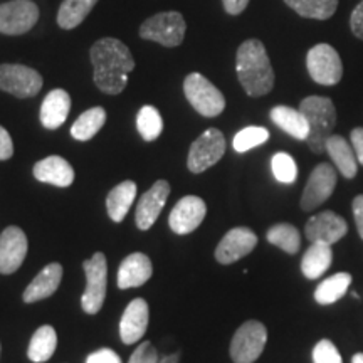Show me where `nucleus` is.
Listing matches in <instances>:
<instances>
[{
	"mask_svg": "<svg viewBox=\"0 0 363 363\" xmlns=\"http://www.w3.org/2000/svg\"><path fill=\"white\" fill-rule=\"evenodd\" d=\"M335 187H337V174H335L333 167L328 163L316 165L308 179L305 192L301 195L303 211H315L318 206L328 201L331 194L335 192Z\"/></svg>",
	"mask_w": 363,
	"mask_h": 363,
	"instance_id": "12",
	"label": "nucleus"
},
{
	"mask_svg": "<svg viewBox=\"0 0 363 363\" xmlns=\"http://www.w3.org/2000/svg\"><path fill=\"white\" fill-rule=\"evenodd\" d=\"M27 256V238L21 227L11 225L0 234V274H12Z\"/></svg>",
	"mask_w": 363,
	"mask_h": 363,
	"instance_id": "17",
	"label": "nucleus"
},
{
	"mask_svg": "<svg viewBox=\"0 0 363 363\" xmlns=\"http://www.w3.org/2000/svg\"><path fill=\"white\" fill-rule=\"evenodd\" d=\"M333 261V251L330 244L311 242L301 261V271L308 279H318L323 272L328 271Z\"/></svg>",
	"mask_w": 363,
	"mask_h": 363,
	"instance_id": "26",
	"label": "nucleus"
},
{
	"mask_svg": "<svg viewBox=\"0 0 363 363\" xmlns=\"http://www.w3.org/2000/svg\"><path fill=\"white\" fill-rule=\"evenodd\" d=\"M136 197V184L131 180L121 182L106 197V211L113 222H121L128 214Z\"/></svg>",
	"mask_w": 363,
	"mask_h": 363,
	"instance_id": "25",
	"label": "nucleus"
},
{
	"mask_svg": "<svg viewBox=\"0 0 363 363\" xmlns=\"http://www.w3.org/2000/svg\"><path fill=\"white\" fill-rule=\"evenodd\" d=\"M267 342V330L261 321L251 320L239 326L230 342V358L234 363H254L261 357Z\"/></svg>",
	"mask_w": 363,
	"mask_h": 363,
	"instance_id": "7",
	"label": "nucleus"
},
{
	"mask_svg": "<svg viewBox=\"0 0 363 363\" xmlns=\"http://www.w3.org/2000/svg\"><path fill=\"white\" fill-rule=\"evenodd\" d=\"M71 110V96L65 89H52L40 106V123L44 128L56 130L66 121Z\"/></svg>",
	"mask_w": 363,
	"mask_h": 363,
	"instance_id": "22",
	"label": "nucleus"
},
{
	"mask_svg": "<svg viewBox=\"0 0 363 363\" xmlns=\"http://www.w3.org/2000/svg\"><path fill=\"white\" fill-rule=\"evenodd\" d=\"M185 30H187V24L180 12H160L143 22L140 27V38L153 40L165 48H177L184 43Z\"/></svg>",
	"mask_w": 363,
	"mask_h": 363,
	"instance_id": "4",
	"label": "nucleus"
},
{
	"mask_svg": "<svg viewBox=\"0 0 363 363\" xmlns=\"http://www.w3.org/2000/svg\"><path fill=\"white\" fill-rule=\"evenodd\" d=\"M352 284V276L348 272H337L335 276H330L321 284H318L315 291V299L318 305H333L340 298L345 296Z\"/></svg>",
	"mask_w": 363,
	"mask_h": 363,
	"instance_id": "28",
	"label": "nucleus"
},
{
	"mask_svg": "<svg viewBox=\"0 0 363 363\" xmlns=\"http://www.w3.org/2000/svg\"><path fill=\"white\" fill-rule=\"evenodd\" d=\"M179 358H180L179 353H172V355L160 358V363H179Z\"/></svg>",
	"mask_w": 363,
	"mask_h": 363,
	"instance_id": "44",
	"label": "nucleus"
},
{
	"mask_svg": "<svg viewBox=\"0 0 363 363\" xmlns=\"http://www.w3.org/2000/svg\"><path fill=\"white\" fill-rule=\"evenodd\" d=\"M39 21V7L33 0H12L0 4V34L22 35Z\"/></svg>",
	"mask_w": 363,
	"mask_h": 363,
	"instance_id": "11",
	"label": "nucleus"
},
{
	"mask_svg": "<svg viewBox=\"0 0 363 363\" xmlns=\"http://www.w3.org/2000/svg\"><path fill=\"white\" fill-rule=\"evenodd\" d=\"M0 89L16 98H33L43 89V76L24 65H0Z\"/></svg>",
	"mask_w": 363,
	"mask_h": 363,
	"instance_id": "10",
	"label": "nucleus"
},
{
	"mask_svg": "<svg viewBox=\"0 0 363 363\" xmlns=\"http://www.w3.org/2000/svg\"><path fill=\"white\" fill-rule=\"evenodd\" d=\"M269 140V131L262 126H247L234 136L233 147L238 153H246Z\"/></svg>",
	"mask_w": 363,
	"mask_h": 363,
	"instance_id": "34",
	"label": "nucleus"
},
{
	"mask_svg": "<svg viewBox=\"0 0 363 363\" xmlns=\"http://www.w3.org/2000/svg\"><path fill=\"white\" fill-rule=\"evenodd\" d=\"M299 111L305 115L310 125V136L306 142L311 152H325L326 142L333 135L337 125V110L333 101L326 96H308L299 104Z\"/></svg>",
	"mask_w": 363,
	"mask_h": 363,
	"instance_id": "3",
	"label": "nucleus"
},
{
	"mask_svg": "<svg viewBox=\"0 0 363 363\" xmlns=\"http://www.w3.org/2000/svg\"><path fill=\"white\" fill-rule=\"evenodd\" d=\"M225 138L220 130L208 128L192 143L187 158V167L192 174H202L224 157Z\"/></svg>",
	"mask_w": 363,
	"mask_h": 363,
	"instance_id": "9",
	"label": "nucleus"
},
{
	"mask_svg": "<svg viewBox=\"0 0 363 363\" xmlns=\"http://www.w3.org/2000/svg\"><path fill=\"white\" fill-rule=\"evenodd\" d=\"M271 121L284 133L291 135L296 140H308L310 136V125L301 111L289 106H274L269 113Z\"/></svg>",
	"mask_w": 363,
	"mask_h": 363,
	"instance_id": "24",
	"label": "nucleus"
},
{
	"mask_svg": "<svg viewBox=\"0 0 363 363\" xmlns=\"http://www.w3.org/2000/svg\"><path fill=\"white\" fill-rule=\"evenodd\" d=\"M96 4L98 0H65L57 12L59 27L66 30L78 27Z\"/></svg>",
	"mask_w": 363,
	"mask_h": 363,
	"instance_id": "29",
	"label": "nucleus"
},
{
	"mask_svg": "<svg viewBox=\"0 0 363 363\" xmlns=\"http://www.w3.org/2000/svg\"><path fill=\"white\" fill-rule=\"evenodd\" d=\"M313 363H343V360L333 342L320 340L313 348Z\"/></svg>",
	"mask_w": 363,
	"mask_h": 363,
	"instance_id": "36",
	"label": "nucleus"
},
{
	"mask_svg": "<svg viewBox=\"0 0 363 363\" xmlns=\"http://www.w3.org/2000/svg\"><path fill=\"white\" fill-rule=\"evenodd\" d=\"M94 67V84L106 94H120L128 84V74L135 69L130 49L115 38H103L89 51Z\"/></svg>",
	"mask_w": 363,
	"mask_h": 363,
	"instance_id": "1",
	"label": "nucleus"
},
{
	"mask_svg": "<svg viewBox=\"0 0 363 363\" xmlns=\"http://www.w3.org/2000/svg\"><path fill=\"white\" fill-rule=\"evenodd\" d=\"M148 305L142 298H136L126 306L120 320V338L125 345H133L143 338L148 328Z\"/></svg>",
	"mask_w": 363,
	"mask_h": 363,
	"instance_id": "18",
	"label": "nucleus"
},
{
	"mask_svg": "<svg viewBox=\"0 0 363 363\" xmlns=\"http://www.w3.org/2000/svg\"><path fill=\"white\" fill-rule=\"evenodd\" d=\"M266 239L272 246H278L288 254H296L301 246L299 230L291 224H276L266 233Z\"/></svg>",
	"mask_w": 363,
	"mask_h": 363,
	"instance_id": "32",
	"label": "nucleus"
},
{
	"mask_svg": "<svg viewBox=\"0 0 363 363\" xmlns=\"http://www.w3.org/2000/svg\"><path fill=\"white\" fill-rule=\"evenodd\" d=\"M353 152H355L357 160L360 165H363V128H355L350 135Z\"/></svg>",
	"mask_w": 363,
	"mask_h": 363,
	"instance_id": "42",
	"label": "nucleus"
},
{
	"mask_svg": "<svg viewBox=\"0 0 363 363\" xmlns=\"http://www.w3.org/2000/svg\"><path fill=\"white\" fill-rule=\"evenodd\" d=\"M350 29L355 38L363 40V0L353 9L350 16Z\"/></svg>",
	"mask_w": 363,
	"mask_h": 363,
	"instance_id": "39",
	"label": "nucleus"
},
{
	"mask_svg": "<svg viewBox=\"0 0 363 363\" xmlns=\"http://www.w3.org/2000/svg\"><path fill=\"white\" fill-rule=\"evenodd\" d=\"M184 93L197 113L206 118L219 116L225 108V98L201 72H192L184 81Z\"/></svg>",
	"mask_w": 363,
	"mask_h": 363,
	"instance_id": "5",
	"label": "nucleus"
},
{
	"mask_svg": "<svg viewBox=\"0 0 363 363\" xmlns=\"http://www.w3.org/2000/svg\"><path fill=\"white\" fill-rule=\"evenodd\" d=\"M152 261L147 254L133 252L121 261L118 269V288L130 289L138 288L152 278Z\"/></svg>",
	"mask_w": 363,
	"mask_h": 363,
	"instance_id": "19",
	"label": "nucleus"
},
{
	"mask_svg": "<svg viewBox=\"0 0 363 363\" xmlns=\"http://www.w3.org/2000/svg\"><path fill=\"white\" fill-rule=\"evenodd\" d=\"M13 155V143L9 131L0 126V160H9Z\"/></svg>",
	"mask_w": 363,
	"mask_h": 363,
	"instance_id": "40",
	"label": "nucleus"
},
{
	"mask_svg": "<svg viewBox=\"0 0 363 363\" xmlns=\"http://www.w3.org/2000/svg\"><path fill=\"white\" fill-rule=\"evenodd\" d=\"M352 363H363V353H355L352 358Z\"/></svg>",
	"mask_w": 363,
	"mask_h": 363,
	"instance_id": "45",
	"label": "nucleus"
},
{
	"mask_svg": "<svg viewBox=\"0 0 363 363\" xmlns=\"http://www.w3.org/2000/svg\"><path fill=\"white\" fill-rule=\"evenodd\" d=\"M235 71L244 91L252 98L264 96L274 86V71L264 44L259 39H247L239 45Z\"/></svg>",
	"mask_w": 363,
	"mask_h": 363,
	"instance_id": "2",
	"label": "nucleus"
},
{
	"mask_svg": "<svg viewBox=\"0 0 363 363\" xmlns=\"http://www.w3.org/2000/svg\"><path fill=\"white\" fill-rule=\"evenodd\" d=\"M306 67L311 79L321 86H335L343 76V65L337 49L330 44H316L308 51Z\"/></svg>",
	"mask_w": 363,
	"mask_h": 363,
	"instance_id": "8",
	"label": "nucleus"
},
{
	"mask_svg": "<svg viewBox=\"0 0 363 363\" xmlns=\"http://www.w3.org/2000/svg\"><path fill=\"white\" fill-rule=\"evenodd\" d=\"M348 233L347 220L342 216L335 214L331 211L320 212V214L313 216L305 225L306 239L310 242H323L333 246L340 239L345 238Z\"/></svg>",
	"mask_w": 363,
	"mask_h": 363,
	"instance_id": "15",
	"label": "nucleus"
},
{
	"mask_svg": "<svg viewBox=\"0 0 363 363\" xmlns=\"http://www.w3.org/2000/svg\"><path fill=\"white\" fill-rule=\"evenodd\" d=\"M257 246V235L249 227H234L227 233L216 249V259L220 264H233L251 254Z\"/></svg>",
	"mask_w": 363,
	"mask_h": 363,
	"instance_id": "14",
	"label": "nucleus"
},
{
	"mask_svg": "<svg viewBox=\"0 0 363 363\" xmlns=\"http://www.w3.org/2000/svg\"><path fill=\"white\" fill-rule=\"evenodd\" d=\"M289 9L305 19L326 21L337 12L338 0H284Z\"/></svg>",
	"mask_w": 363,
	"mask_h": 363,
	"instance_id": "30",
	"label": "nucleus"
},
{
	"mask_svg": "<svg viewBox=\"0 0 363 363\" xmlns=\"http://www.w3.org/2000/svg\"><path fill=\"white\" fill-rule=\"evenodd\" d=\"M222 4H224L227 13H230V16H239V13L246 11L249 0H222Z\"/></svg>",
	"mask_w": 363,
	"mask_h": 363,
	"instance_id": "43",
	"label": "nucleus"
},
{
	"mask_svg": "<svg viewBox=\"0 0 363 363\" xmlns=\"http://www.w3.org/2000/svg\"><path fill=\"white\" fill-rule=\"evenodd\" d=\"M207 206L201 197L195 195H187V197L180 199L172 208L169 216V225L175 234L185 235L194 233L202 220L206 219Z\"/></svg>",
	"mask_w": 363,
	"mask_h": 363,
	"instance_id": "13",
	"label": "nucleus"
},
{
	"mask_svg": "<svg viewBox=\"0 0 363 363\" xmlns=\"http://www.w3.org/2000/svg\"><path fill=\"white\" fill-rule=\"evenodd\" d=\"M136 128L145 142L157 140L163 130V120L157 108L143 106L136 116Z\"/></svg>",
	"mask_w": 363,
	"mask_h": 363,
	"instance_id": "33",
	"label": "nucleus"
},
{
	"mask_svg": "<svg viewBox=\"0 0 363 363\" xmlns=\"http://www.w3.org/2000/svg\"><path fill=\"white\" fill-rule=\"evenodd\" d=\"M128 363H160V358H158V353L152 343L143 342L136 347Z\"/></svg>",
	"mask_w": 363,
	"mask_h": 363,
	"instance_id": "37",
	"label": "nucleus"
},
{
	"mask_svg": "<svg viewBox=\"0 0 363 363\" xmlns=\"http://www.w3.org/2000/svg\"><path fill=\"white\" fill-rule=\"evenodd\" d=\"M62 279V266L59 262H51L39 272L35 278L30 281L24 291L26 303H35L40 299L49 298L51 294L56 293Z\"/></svg>",
	"mask_w": 363,
	"mask_h": 363,
	"instance_id": "21",
	"label": "nucleus"
},
{
	"mask_svg": "<svg viewBox=\"0 0 363 363\" xmlns=\"http://www.w3.org/2000/svg\"><path fill=\"white\" fill-rule=\"evenodd\" d=\"M83 267L86 274V289L81 296V306L88 315H96L103 308L104 298H106V256L103 252H96L91 259L83 262Z\"/></svg>",
	"mask_w": 363,
	"mask_h": 363,
	"instance_id": "6",
	"label": "nucleus"
},
{
	"mask_svg": "<svg viewBox=\"0 0 363 363\" xmlns=\"http://www.w3.org/2000/svg\"><path fill=\"white\" fill-rule=\"evenodd\" d=\"M170 195V184L167 180H158L142 195L138 206H136L135 222L140 230H148L155 224L158 216L165 207L167 199Z\"/></svg>",
	"mask_w": 363,
	"mask_h": 363,
	"instance_id": "16",
	"label": "nucleus"
},
{
	"mask_svg": "<svg viewBox=\"0 0 363 363\" xmlns=\"http://www.w3.org/2000/svg\"><path fill=\"white\" fill-rule=\"evenodd\" d=\"M271 169L274 179L281 184H293L298 177V165L291 155L284 152H278L271 160Z\"/></svg>",
	"mask_w": 363,
	"mask_h": 363,
	"instance_id": "35",
	"label": "nucleus"
},
{
	"mask_svg": "<svg viewBox=\"0 0 363 363\" xmlns=\"http://www.w3.org/2000/svg\"><path fill=\"white\" fill-rule=\"evenodd\" d=\"M104 121H106V111H104V108H91V110L84 111L74 121V125L71 126L72 138L79 140V142H88V140L93 138L103 128Z\"/></svg>",
	"mask_w": 363,
	"mask_h": 363,
	"instance_id": "31",
	"label": "nucleus"
},
{
	"mask_svg": "<svg viewBox=\"0 0 363 363\" xmlns=\"http://www.w3.org/2000/svg\"><path fill=\"white\" fill-rule=\"evenodd\" d=\"M86 363H121V358L111 348H101V350L91 353L86 358Z\"/></svg>",
	"mask_w": 363,
	"mask_h": 363,
	"instance_id": "38",
	"label": "nucleus"
},
{
	"mask_svg": "<svg viewBox=\"0 0 363 363\" xmlns=\"http://www.w3.org/2000/svg\"><path fill=\"white\" fill-rule=\"evenodd\" d=\"M325 152L328 153L335 167L340 170L345 179H353L358 170V160L352 145H348L347 140L342 135H331L326 142Z\"/></svg>",
	"mask_w": 363,
	"mask_h": 363,
	"instance_id": "23",
	"label": "nucleus"
},
{
	"mask_svg": "<svg viewBox=\"0 0 363 363\" xmlns=\"http://www.w3.org/2000/svg\"><path fill=\"white\" fill-rule=\"evenodd\" d=\"M33 172L39 182L56 185V187H69L74 182V170H72L69 162L57 155L48 157L38 162Z\"/></svg>",
	"mask_w": 363,
	"mask_h": 363,
	"instance_id": "20",
	"label": "nucleus"
},
{
	"mask_svg": "<svg viewBox=\"0 0 363 363\" xmlns=\"http://www.w3.org/2000/svg\"><path fill=\"white\" fill-rule=\"evenodd\" d=\"M57 347L56 330L51 325H44L35 331L27 348V357L34 363H44L54 355Z\"/></svg>",
	"mask_w": 363,
	"mask_h": 363,
	"instance_id": "27",
	"label": "nucleus"
},
{
	"mask_svg": "<svg viewBox=\"0 0 363 363\" xmlns=\"http://www.w3.org/2000/svg\"><path fill=\"white\" fill-rule=\"evenodd\" d=\"M352 208H353V217H355L358 234H360V238L363 239V195H357V197L353 199Z\"/></svg>",
	"mask_w": 363,
	"mask_h": 363,
	"instance_id": "41",
	"label": "nucleus"
}]
</instances>
